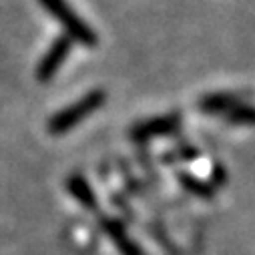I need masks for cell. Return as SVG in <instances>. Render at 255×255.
I'll list each match as a JSON object with an SVG mask.
<instances>
[{"label":"cell","mask_w":255,"mask_h":255,"mask_svg":"<svg viewBox=\"0 0 255 255\" xmlns=\"http://www.w3.org/2000/svg\"><path fill=\"white\" fill-rule=\"evenodd\" d=\"M223 121L233 127H255V105L241 103L233 107L227 115H223Z\"/></svg>","instance_id":"12"},{"label":"cell","mask_w":255,"mask_h":255,"mask_svg":"<svg viewBox=\"0 0 255 255\" xmlns=\"http://www.w3.org/2000/svg\"><path fill=\"white\" fill-rule=\"evenodd\" d=\"M197 159H201V149L191 145V143H181L175 145L173 149H167L159 155V163L165 167H177L179 165H189V163H195Z\"/></svg>","instance_id":"10"},{"label":"cell","mask_w":255,"mask_h":255,"mask_svg":"<svg viewBox=\"0 0 255 255\" xmlns=\"http://www.w3.org/2000/svg\"><path fill=\"white\" fill-rule=\"evenodd\" d=\"M183 129V113L169 111L149 119H141L129 127V141L135 145H149L155 139L177 137Z\"/></svg>","instance_id":"3"},{"label":"cell","mask_w":255,"mask_h":255,"mask_svg":"<svg viewBox=\"0 0 255 255\" xmlns=\"http://www.w3.org/2000/svg\"><path fill=\"white\" fill-rule=\"evenodd\" d=\"M73 50V40L65 34H60L56 36L50 46L46 48V52L42 54V58L38 60V65H36V81L38 83H48L56 77V73L60 71V67L67 62L69 54Z\"/></svg>","instance_id":"5"},{"label":"cell","mask_w":255,"mask_h":255,"mask_svg":"<svg viewBox=\"0 0 255 255\" xmlns=\"http://www.w3.org/2000/svg\"><path fill=\"white\" fill-rule=\"evenodd\" d=\"M99 229L103 231L105 237L111 239L119 255H147V251L141 247V243L129 233V225H127L121 217L101 213L99 215Z\"/></svg>","instance_id":"4"},{"label":"cell","mask_w":255,"mask_h":255,"mask_svg":"<svg viewBox=\"0 0 255 255\" xmlns=\"http://www.w3.org/2000/svg\"><path fill=\"white\" fill-rule=\"evenodd\" d=\"M135 155H137V163H139L141 171L145 173L147 185H151V187H161V181H163V179H161V175H159L157 169H155V157H153V153L149 151V145H137Z\"/></svg>","instance_id":"11"},{"label":"cell","mask_w":255,"mask_h":255,"mask_svg":"<svg viewBox=\"0 0 255 255\" xmlns=\"http://www.w3.org/2000/svg\"><path fill=\"white\" fill-rule=\"evenodd\" d=\"M105 103H107V91L93 89V91L85 93L81 99H77L75 103L56 111L46 123V131L54 137L67 135L75 127H79L83 121H87L91 115H95L99 109H103Z\"/></svg>","instance_id":"1"},{"label":"cell","mask_w":255,"mask_h":255,"mask_svg":"<svg viewBox=\"0 0 255 255\" xmlns=\"http://www.w3.org/2000/svg\"><path fill=\"white\" fill-rule=\"evenodd\" d=\"M119 173L123 177V183H125V193L129 195V197H137L149 205H153V197H151V189L147 187V183L143 179H139L131 165L127 163V161H119Z\"/></svg>","instance_id":"9"},{"label":"cell","mask_w":255,"mask_h":255,"mask_svg":"<svg viewBox=\"0 0 255 255\" xmlns=\"http://www.w3.org/2000/svg\"><path fill=\"white\" fill-rule=\"evenodd\" d=\"M147 233H149V237H151L153 241H157L169 255H179V249H177L175 241L169 237V233H167V229L163 227V223H157V221L149 223V225H147Z\"/></svg>","instance_id":"13"},{"label":"cell","mask_w":255,"mask_h":255,"mask_svg":"<svg viewBox=\"0 0 255 255\" xmlns=\"http://www.w3.org/2000/svg\"><path fill=\"white\" fill-rule=\"evenodd\" d=\"M111 203H113V207L115 209H119L123 215H125V223L127 221H131V223H139V219H137V211H135V207L131 205V199H129V195L125 193H121V191H115V193H111Z\"/></svg>","instance_id":"14"},{"label":"cell","mask_w":255,"mask_h":255,"mask_svg":"<svg viewBox=\"0 0 255 255\" xmlns=\"http://www.w3.org/2000/svg\"><path fill=\"white\" fill-rule=\"evenodd\" d=\"M67 191L85 211L99 213V195L83 173H73L67 177Z\"/></svg>","instance_id":"7"},{"label":"cell","mask_w":255,"mask_h":255,"mask_svg":"<svg viewBox=\"0 0 255 255\" xmlns=\"http://www.w3.org/2000/svg\"><path fill=\"white\" fill-rule=\"evenodd\" d=\"M251 99H253L251 91H211V93H205L199 97L197 109L203 115L223 117L233 107H237L241 103H249Z\"/></svg>","instance_id":"6"},{"label":"cell","mask_w":255,"mask_h":255,"mask_svg":"<svg viewBox=\"0 0 255 255\" xmlns=\"http://www.w3.org/2000/svg\"><path fill=\"white\" fill-rule=\"evenodd\" d=\"M38 4L58 22V26L65 30V36H69L73 42H79L89 48H95L99 44L97 32L73 10L67 0H38Z\"/></svg>","instance_id":"2"},{"label":"cell","mask_w":255,"mask_h":255,"mask_svg":"<svg viewBox=\"0 0 255 255\" xmlns=\"http://www.w3.org/2000/svg\"><path fill=\"white\" fill-rule=\"evenodd\" d=\"M209 185L217 191L219 187L227 185V169L223 163H213L211 171H209Z\"/></svg>","instance_id":"15"},{"label":"cell","mask_w":255,"mask_h":255,"mask_svg":"<svg viewBox=\"0 0 255 255\" xmlns=\"http://www.w3.org/2000/svg\"><path fill=\"white\" fill-rule=\"evenodd\" d=\"M175 181L185 193H189L195 199H201V201H213V197L217 193V191L209 185V181L197 177L189 169H175Z\"/></svg>","instance_id":"8"}]
</instances>
